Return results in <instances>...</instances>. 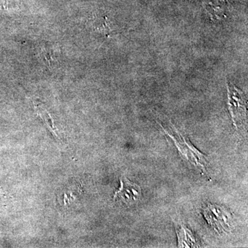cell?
Listing matches in <instances>:
<instances>
[{
	"mask_svg": "<svg viewBox=\"0 0 248 248\" xmlns=\"http://www.w3.org/2000/svg\"><path fill=\"white\" fill-rule=\"evenodd\" d=\"M228 101L230 112L236 125L239 118L245 115L246 103L244 97L241 95V92L235 89L234 91H228Z\"/></svg>",
	"mask_w": 248,
	"mask_h": 248,
	"instance_id": "3",
	"label": "cell"
},
{
	"mask_svg": "<svg viewBox=\"0 0 248 248\" xmlns=\"http://www.w3.org/2000/svg\"><path fill=\"white\" fill-rule=\"evenodd\" d=\"M90 27L95 32H100L104 35H110L114 33V29H112V24L107 18L104 19H94L92 22H90Z\"/></svg>",
	"mask_w": 248,
	"mask_h": 248,
	"instance_id": "6",
	"label": "cell"
},
{
	"mask_svg": "<svg viewBox=\"0 0 248 248\" xmlns=\"http://www.w3.org/2000/svg\"><path fill=\"white\" fill-rule=\"evenodd\" d=\"M40 56L49 68H55L58 65V57L57 52L52 47L45 46L41 48Z\"/></svg>",
	"mask_w": 248,
	"mask_h": 248,
	"instance_id": "5",
	"label": "cell"
},
{
	"mask_svg": "<svg viewBox=\"0 0 248 248\" xmlns=\"http://www.w3.org/2000/svg\"><path fill=\"white\" fill-rule=\"evenodd\" d=\"M177 233L179 239V247L180 248H195L200 247V243L196 239L195 235L189 228L184 225L178 224Z\"/></svg>",
	"mask_w": 248,
	"mask_h": 248,
	"instance_id": "4",
	"label": "cell"
},
{
	"mask_svg": "<svg viewBox=\"0 0 248 248\" xmlns=\"http://www.w3.org/2000/svg\"><path fill=\"white\" fill-rule=\"evenodd\" d=\"M121 187L114 196V200L119 198L127 205H131L141 200V189L140 186L128 180L125 177L120 180Z\"/></svg>",
	"mask_w": 248,
	"mask_h": 248,
	"instance_id": "2",
	"label": "cell"
},
{
	"mask_svg": "<svg viewBox=\"0 0 248 248\" xmlns=\"http://www.w3.org/2000/svg\"><path fill=\"white\" fill-rule=\"evenodd\" d=\"M203 215L208 224L218 232L231 228V215L226 209L216 205H208L203 208Z\"/></svg>",
	"mask_w": 248,
	"mask_h": 248,
	"instance_id": "1",
	"label": "cell"
}]
</instances>
